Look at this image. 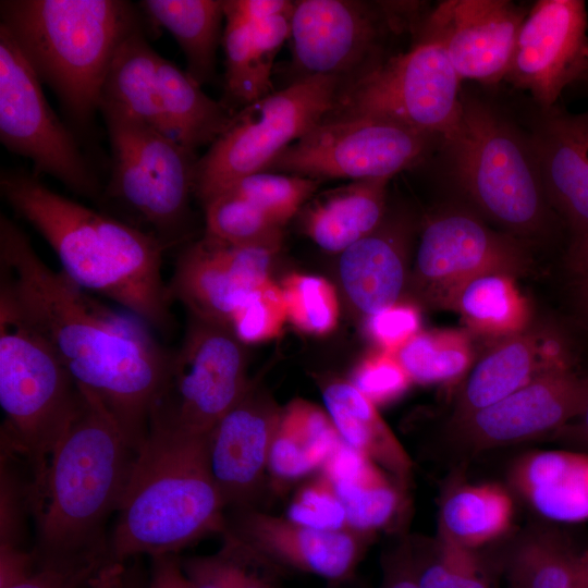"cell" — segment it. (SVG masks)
Listing matches in <instances>:
<instances>
[{
	"instance_id": "6da1fadb",
	"label": "cell",
	"mask_w": 588,
	"mask_h": 588,
	"mask_svg": "<svg viewBox=\"0 0 588 588\" xmlns=\"http://www.w3.org/2000/svg\"><path fill=\"white\" fill-rule=\"evenodd\" d=\"M0 286L51 346L75 383L94 393L138 448L170 353L133 314L94 298L35 252L28 236L0 216Z\"/></svg>"
},
{
	"instance_id": "7a4b0ae2",
	"label": "cell",
	"mask_w": 588,
	"mask_h": 588,
	"mask_svg": "<svg viewBox=\"0 0 588 588\" xmlns=\"http://www.w3.org/2000/svg\"><path fill=\"white\" fill-rule=\"evenodd\" d=\"M0 192L50 245L71 281L150 328L171 329L173 299L162 277L167 248L155 235L62 196L24 170H2Z\"/></svg>"
},
{
	"instance_id": "3957f363",
	"label": "cell",
	"mask_w": 588,
	"mask_h": 588,
	"mask_svg": "<svg viewBox=\"0 0 588 588\" xmlns=\"http://www.w3.org/2000/svg\"><path fill=\"white\" fill-rule=\"evenodd\" d=\"M207 437L148 428L109 540L115 562L177 555L224 532L226 507L210 470Z\"/></svg>"
},
{
	"instance_id": "277c9868",
	"label": "cell",
	"mask_w": 588,
	"mask_h": 588,
	"mask_svg": "<svg viewBox=\"0 0 588 588\" xmlns=\"http://www.w3.org/2000/svg\"><path fill=\"white\" fill-rule=\"evenodd\" d=\"M78 388V409L52 452L35 515L34 548L49 556L110 554L105 525L118 512L138 451L101 400Z\"/></svg>"
},
{
	"instance_id": "5b68a950",
	"label": "cell",
	"mask_w": 588,
	"mask_h": 588,
	"mask_svg": "<svg viewBox=\"0 0 588 588\" xmlns=\"http://www.w3.org/2000/svg\"><path fill=\"white\" fill-rule=\"evenodd\" d=\"M1 25L78 127L90 125L123 39L140 26L121 0H4Z\"/></svg>"
},
{
	"instance_id": "8992f818",
	"label": "cell",
	"mask_w": 588,
	"mask_h": 588,
	"mask_svg": "<svg viewBox=\"0 0 588 588\" xmlns=\"http://www.w3.org/2000/svg\"><path fill=\"white\" fill-rule=\"evenodd\" d=\"M462 113L442 142L455 183L481 213L519 237L546 236L559 220L549 205L529 133L493 103L461 94Z\"/></svg>"
},
{
	"instance_id": "52a82bcc",
	"label": "cell",
	"mask_w": 588,
	"mask_h": 588,
	"mask_svg": "<svg viewBox=\"0 0 588 588\" xmlns=\"http://www.w3.org/2000/svg\"><path fill=\"white\" fill-rule=\"evenodd\" d=\"M81 403V390L56 353L0 286L1 448L19 456L30 479L35 516L52 452Z\"/></svg>"
},
{
	"instance_id": "ba28073f",
	"label": "cell",
	"mask_w": 588,
	"mask_h": 588,
	"mask_svg": "<svg viewBox=\"0 0 588 588\" xmlns=\"http://www.w3.org/2000/svg\"><path fill=\"white\" fill-rule=\"evenodd\" d=\"M461 82L444 45L431 35L417 33L409 50L382 60L341 87L323 120L375 117L442 143L461 120Z\"/></svg>"
},
{
	"instance_id": "9c48e42d",
	"label": "cell",
	"mask_w": 588,
	"mask_h": 588,
	"mask_svg": "<svg viewBox=\"0 0 588 588\" xmlns=\"http://www.w3.org/2000/svg\"><path fill=\"white\" fill-rule=\"evenodd\" d=\"M343 83L332 75L294 81L242 108L198 158L195 196L206 203L240 179L264 172L332 110Z\"/></svg>"
},
{
	"instance_id": "30bf717a",
	"label": "cell",
	"mask_w": 588,
	"mask_h": 588,
	"mask_svg": "<svg viewBox=\"0 0 588 588\" xmlns=\"http://www.w3.org/2000/svg\"><path fill=\"white\" fill-rule=\"evenodd\" d=\"M112 151L111 196L135 212L168 249L188 233L195 151L126 115L102 112Z\"/></svg>"
},
{
	"instance_id": "8fae6325",
	"label": "cell",
	"mask_w": 588,
	"mask_h": 588,
	"mask_svg": "<svg viewBox=\"0 0 588 588\" xmlns=\"http://www.w3.org/2000/svg\"><path fill=\"white\" fill-rule=\"evenodd\" d=\"M244 345L229 327L188 315L181 345L170 353L148 428L207 436L252 387Z\"/></svg>"
},
{
	"instance_id": "7c38bea8",
	"label": "cell",
	"mask_w": 588,
	"mask_h": 588,
	"mask_svg": "<svg viewBox=\"0 0 588 588\" xmlns=\"http://www.w3.org/2000/svg\"><path fill=\"white\" fill-rule=\"evenodd\" d=\"M437 139L375 117L323 120L285 148L266 171L321 182L391 180L422 161Z\"/></svg>"
},
{
	"instance_id": "4fadbf2b",
	"label": "cell",
	"mask_w": 588,
	"mask_h": 588,
	"mask_svg": "<svg viewBox=\"0 0 588 588\" xmlns=\"http://www.w3.org/2000/svg\"><path fill=\"white\" fill-rule=\"evenodd\" d=\"M531 266L524 240L493 230L468 208L448 206L424 222L409 280L425 304L450 310L471 279L489 272L517 278Z\"/></svg>"
},
{
	"instance_id": "5bb4252c",
	"label": "cell",
	"mask_w": 588,
	"mask_h": 588,
	"mask_svg": "<svg viewBox=\"0 0 588 588\" xmlns=\"http://www.w3.org/2000/svg\"><path fill=\"white\" fill-rule=\"evenodd\" d=\"M0 139L33 162L34 174L50 175L78 195H98L97 175L76 137L50 107L41 81L1 24Z\"/></svg>"
},
{
	"instance_id": "9a60e30c",
	"label": "cell",
	"mask_w": 588,
	"mask_h": 588,
	"mask_svg": "<svg viewBox=\"0 0 588 588\" xmlns=\"http://www.w3.org/2000/svg\"><path fill=\"white\" fill-rule=\"evenodd\" d=\"M388 30L395 29L382 1H294L293 63L303 73L301 79L332 75L343 87L382 61L376 56Z\"/></svg>"
},
{
	"instance_id": "2e32d148",
	"label": "cell",
	"mask_w": 588,
	"mask_h": 588,
	"mask_svg": "<svg viewBox=\"0 0 588 588\" xmlns=\"http://www.w3.org/2000/svg\"><path fill=\"white\" fill-rule=\"evenodd\" d=\"M583 79H588L586 2L536 1L520 27L505 81L528 90L544 110Z\"/></svg>"
},
{
	"instance_id": "e0dca14e",
	"label": "cell",
	"mask_w": 588,
	"mask_h": 588,
	"mask_svg": "<svg viewBox=\"0 0 588 588\" xmlns=\"http://www.w3.org/2000/svg\"><path fill=\"white\" fill-rule=\"evenodd\" d=\"M588 400V376L572 369L546 371L517 391L451 425L458 445L469 452L553 434L574 419Z\"/></svg>"
},
{
	"instance_id": "ac0fdd59",
	"label": "cell",
	"mask_w": 588,
	"mask_h": 588,
	"mask_svg": "<svg viewBox=\"0 0 588 588\" xmlns=\"http://www.w3.org/2000/svg\"><path fill=\"white\" fill-rule=\"evenodd\" d=\"M527 12L510 0H446L427 13L417 33L444 45L461 81L494 85L505 79Z\"/></svg>"
},
{
	"instance_id": "d6986e66",
	"label": "cell",
	"mask_w": 588,
	"mask_h": 588,
	"mask_svg": "<svg viewBox=\"0 0 588 588\" xmlns=\"http://www.w3.org/2000/svg\"><path fill=\"white\" fill-rule=\"evenodd\" d=\"M278 252L229 244L206 234L179 255L169 284L188 315L229 327L234 309L269 278Z\"/></svg>"
},
{
	"instance_id": "ffe728a7",
	"label": "cell",
	"mask_w": 588,
	"mask_h": 588,
	"mask_svg": "<svg viewBox=\"0 0 588 588\" xmlns=\"http://www.w3.org/2000/svg\"><path fill=\"white\" fill-rule=\"evenodd\" d=\"M282 407L253 382L207 437L209 466L226 509L256 507Z\"/></svg>"
},
{
	"instance_id": "44dd1931",
	"label": "cell",
	"mask_w": 588,
	"mask_h": 588,
	"mask_svg": "<svg viewBox=\"0 0 588 588\" xmlns=\"http://www.w3.org/2000/svg\"><path fill=\"white\" fill-rule=\"evenodd\" d=\"M222 535L274 567H291L331 581H344L354 574L371 538L352 529L308 528L257 507L233 510Z\"/></svg>"
},
{
	"instance_id": "7402d4cb",
	"label": "cell",
	"mask_w": 588,
	"mask_h": 588,
	"mask_svg": "<svg viewBox=\"0 0 588 588\" xmlns=\"http://www.w3.org/2000/svg\"><path fill=\"white\" fill-rule=\"evenodd\" d=\"M550 207L571 243L588 235V110H541L529 132Z\"/></svg>"
},
{
	"instance_id": "603a6c76",
	"label": "cell",
	"mask_w": 588,
	"mask_h": 588,
	"mask_svg": "<svg viewBox=\"0 0 588 588\" xmlns=\"http://www.w3.org/2000/svg\"><path fill=\"white\" fill-rule=\"evenodd\" d=\"M575 358L566 338L555 329L528 327L499 339L470 370L456 399L454 425L553 369H572Z\"/></svg>"
},
{
	"instance_id": "cb8c5ba5",
	"label": "cell",
	"mask_w": 588,
	"mask_h": 588,
	"mask_svg": "<svg viewBox=\"0 0 588 588\" xmlns=\"http://www.w3.org/2000/svg\"><path fill=\"white\" fill-rule=\"evenodd\" d=\"M412 222L384 219L378 229L340 254L339 277L350 303L366 317L401 301L407 270Z\"/></svg>"
},
{
	"instance_id": "d4e9b609",
	"label": "cell",
	"mask_w": 588,
	"mask_h": 588,
	"mask_svg": "<svg viewBox=\"0 0 588 588\" xmlns=\"http://www.w3.org/2000/svg\"><path fill=\"white\" fill-rule=\"evenodd\" d=\"M509 481L512 490L547 520H588L587 453L568 449L525 453L513 462Z\"/></svg>"
},
{
	"instance_id": "484cf974",
	"label": "cell",
	"mask_w": 588,
	"mask_h": 588,
	"mask_svg": "<svg viewBox=\"0 0 588 588\" xmlns=\"http://www.w3.org/2000/svg\"><path fill=\"white\" fill-rule=\"evenodd\" d=\"M389 181H354L317 194L297 213L302 232L321 249L341 254L385 219Z\"/></svg>"
},
{
	"instance_id": "4316f807",
	"label": "cell",
	"mask_w": 588,
	"mask_h": 588,
	"mask_svg": "<svg viewBox=\"0 0 588 588\" xmlns=\"http://www.w3.org/2000/svg\"><path fill=\"white\" fill-rule=\"evenodd\" d=\"M224 20L225 95L222 102L235 113L273 93V62L284 41L290 39L291 15L273 16L253 25L228 14Z\"/></svg>"
},
{
	"instance_id": "83f0119b",
	"label": "cell",
	"mask_w": 588,
	"mask_h": 588,
	"mask_svg": "<svg viewBox=\"0 0 588 588\" xmlns=\"http://www.w3.org/2000/svg\"><path fill=\"white\" fill-rule=\"evenodd\" d=\"M320 388L326 412L342 441L377 464L405 489L411 478L412 461L377 406L350 380L327 379Z\"/></svg>"
},
{
	"instance_id": "f1b7e54d",
	"label": "cell",
	"mask_w": 588,
	"mask_h": 588,
	"mask_svg": "<svg viewBox=\"0 0 588 588\" xmlns=\"http://www.w3.org/2000/svg\"><path fill=\"white\" fill-rule=\"evenodd\" d=\"M159 56L147 41L142 25L130 33L110 63L99 110L126 115L174 138L160 96Z\"/></svg>"
},
{
	"instance_id": "f546056e",
	"label": "cell",
	"mask_w": 588,
	"mask_h": 588,
	"mask_svg": "<svg viewBox=\"0 0 588 588\" xmlns=\"http://www.w3.org/2000/svg\"><path fill=\"white\" fill-rule=\"evenodd\" d=\"M512 492L497 482L460 483L442 497L438 538L477 551L502 538L512 527Z\"/></svg>"
},
{
	"instance_id": "4dcf8cb0",
	"label": "cell",
	"mask_w": 588,
	"mask_h": 588,
	"mask_svg": "<svg viewBox=\"0 0 588 588\" xmlns=\"http://www.w3.org/2000/svg\"><path fill=\"white\" fill-rule=\"evenodd\" d=\"M139 8L151 24L172 34L185 56V72L191 78L200 86L209 83L222 38L224 1L143 0Z\"/></svg>"
},
{
	"instance_id": "1f68e13d",
	"label": "cell",
	"mask_w": 588,
	"mask_h": 588,
	"mask_svg": "<svg viewBox=\"0 0 588 588\" xmlns=\"http://www.w3.org/2000/svg\"><path fill=\"white\" fill-rule=\"evenodd\" d=\"M157 73L173 137L193 151L210 146L230 125L234 112L205 94L185 71L161 56Z\"/></svg>"
},
{
	"instance_id": "d6a6232c",
	"label": "cell",
	"mask_w": 588,
	"mask_h": 588,
	"mask_svg": "<svg viewBox=\"0 0 588 588\" xmlns=\"http://www.w3.org/2000/svg\"><path fill=\"white\" fill-rule=\"evenodd\" d=\"M450 310L460 314L467 328L478 334L502 339L530 326V305L514 275L489 272L465 283Z\"/></svg>"
},
{
	"instance_id": "836d02e7",
	"label": "cell",
	"mask_w": 588,
	"mask_h": 588,
	"mask_svg": "<svg viewBox=\"0 0 588 588\" xmlns=\"http://www.w3.org/2000/svg\"><path fill=\"white\" fill-rule=\"evenodd\" d=\"M509 588H588V574L565 537L534 529L517 542L507 564Z\"/></svg>"
},
{
	"instance_id": "e575fe53",
	"label": "cell",
	"mask_w": 588,
	"mask_h": 588,
	"mask_svg": "<svg viewBox=\"0 0 588 588\" xmlns=\"http://www.w3.org/2000/svg\"><path fill=\"white\" fill-rule=\"evenodd\" d=\"M113 562L106 553L49 556L0 543V588H91Z\"/></svg>"
},
{
	"instance_id": "d590c367",
	"label": "cell",
	"mask_w": 588,
	"mask_h": 588,
	"mask_svg": "<svg viewBox=\"0 0 588 588\" xmlns=\"http://www.w3.org/2000/svg\"><path fill=\"white\" fill-rule=\"evenodd\" d=\"M393 355L419 384L453 382L474 359L468 335L457 330H420Z\"/></svg>"
},
{
	"instance_id": "8d00e7d4",
	"label": "cell",
	"mask_w": 588,
	"mask_h": 588,
	"mask_svg": "<svg viewBox=\"0 0 588 588\" xmlns=\"http://www.w3.org/2000/svg\"><path fill=\"white\" fill-rule=\"evenodd\" d=\"M203 207L206 235L238 246L281 249L284 228L237 194L224 189Z\"/></svg>"
},
{
	"instance_id": "74e56055",
	"label": "cell",
	"mask_w": 588,
	"mask_h": 588,
	"mask_svg": "<svg viewBox=\"0 0 588 588\" xmlns=\"http://www.w3.org/2000/svg\"><path fill=\"white\" fill-rule=\"evenodd\" d=\"M333 489L345 507L347 527L369 537L388 527L403 504L404 489L379 466L358 482Z\"/></svg>"
},
{
	"instance_id": "f35d334b",
	"label": "cell",
	"mask_w": 588,
	"mask_h": 588,
	"mask_svg": "<svg viewBox=\"0 0 588 588\" xmlns=\"http://www.w3.org/2000/svg\"><path fill=\"white\" fill-rule=\"evenodd\" d=\"M411 550L419 588H491L477 551L438 537Z\"/></svg>"
},
{
	"instance_id": "ab89813d",
	"label": "cell",
	"mask_w": 588,
	"mask_h": 588,
	"mask_svg": "<svg viewBox=\"0 0 588 588\" xmlns=\"http://www.w3.org/2000/svg\"><path fill=\"white\" fill-rule=\"evenodd\" d=\"M320 184L309 177L264 171L244 176L224 189L245 198L284 228Z\"/></svg>"
},
{
	"instance_id": "60d3db41",
	"label": "cell",
	"mask_w": 588,
	"mask_h": 588,
	"mask_svg": "<svg viewBox=\"0 0 588 588\" xmlns=\"http://www.w3.org/2000/svg\"><path fill=\"white\" fill-rule=\"evenodd\" d=\"M287 320L298 330L317 336L332 332L339 321V298L334 285L326 278L293 272L280 284Z\"/></svg>"
},
{
	"instance_id": "b9f144b4",
	"label": "cell",
	"mask_w": 588,
	"mask_h": 588,
	"mask_svg": "<svg viewBox=\"0 0 588 588\" xmlns=\"http://www.w3.org/2000/svg\"><path fill=\"white\" fill-rule=\"evenodd\" d=\"M287 320L286 305L280 284L271 279L253 290L234 309L229 328L246 344L277 338Z\"/></svg>"
},
{
	"instance_id": "7bdbcfd3",
	"label": "cell",
	"mask_w": 588,
	"mask_h": 588,
	"mask_svg": "<svg viewBox=\"0 0 588 588\" xmlns=\"http://www.w3.org/2000/svg\"><path fill=\"white\" fill-rule=\"evenodd\" d=\"M279 428L308 453L319 469L342 440L326 409L303 399L282 407Z\"/></svg>"
},
{
	"instance_id": "ee69618b",
	"label": "cell",
	"mask_w": 588,
	"mask_h": 588,
	"mask_svg": "<svg viewBox=\"0 0 588 588\" xmlns=\"http://www.w3.org/2000/svg\"><path fill=\"white\" fill-rule=\"evenodd\" d=\"M298 525L326 531L350 529L343 503L320 474L304 485L287 506L286 516Z\"/></svg>"
},
{
	"instance_id": "f6af8a7d",
	"label": "cell",
	"mask_w": 588,
	"mask_h": 588,
	"mask_svg": "<svg viewBox=\"0 0 588 588\" xmlns=\"http://www.w3.org/2000/svg\"><path fill=\"white\" fill-rule=\"evenodd\" d=\"M350 381L376 406L397 400L412 383L396 357L380 350L368 354L355 366Z\"/></svg>"
},
{
	"instance_id": "bcb514c9",
	"label": "cell",
	"mask_w": 588,
	"mask_h": 588,
	"mask_svg": "<svg viewBox=\"0 0 588 588\" xmlns=\"http://www.w3.org/2000/svg\"><path fill=\"white\" fill-rule=\"evenodd\" d=\"M366 332L380 351L395 354L420 331L419 309L411 303L396 304L366 317Z\"/></svg>"
},
{
	"instance_id": "7dc6e473",
	"label": "cell",
	"mask_w": 588,
	"mask_h": 588,
	"mask_svg": "<svg viewBox=\"0 0 588 588\" xmlns=\"http://www.w3.org/2000/svg\"><path fill=\"white\" fill-rule=\"evenodd\" d=\"M316 470L320 469L315 461L278 425L268 457V477L273 486L282 488Z\"/></svg>"
},
{
	"instance_id": "c3c4849f",
	"label": "cell",
	"mask_w": 588,
	"mask_h": 588,
	"mask_svg": "<svg viewBox=\"0 0 588 588\" xmlns=\"http://www.w3.org/2000/svg\"><path fill=\"white\" fill-rule=\"evenodd\" d=\"M294 1L290 0H225L224 14L253 25L273 16L292 14Z\"/></svg>"
},
{
	"instance_id": "681fc988",
	"label": "cell",
	"mask_w": 588,
	"mask_h": 588,
	"mask_svg": "<svg viewBox=\"0 0 588 588\" xmlns=\"http://www.w3.org/2000/svg\"><path fill=\"white\" fill-rule=\"evenodd\" d=\"M380 588H419L414 573L411 544L400 546L385 559Z\"/></svg>"
},
{
	"instance_id": "f907efd6",
	"label": "cell",
	"mask_w": 588,
	"mask_h": 588,
	"mask_svg": "<svg viewBox=\"0 0 588 588\" xmlns=\"http://www.w3.org/2000/svg\"><path fill=\"white\" fill-rule=\"evenodd\" d=\"M147 588H189L177 555L151 558Z\"/></svg>"
},
{
	"instance_id": "816d5d0a",
	"label": "cell",
	"mask_w": 588,
	"mask_h": 588,
	"mask_svg": "<svg viewBox=\"0 0 588 588\" xmlns=\"http://www.w3.org/2000/svg\"><path fill=\"white\" fill-rule=\"evenodd\" d=\"M552 436L568 450L588 454V400L580 413Z\"/></svg>"
},
{
	"instance_id": "f5cc1de1",
	"label": "cell",
	"mask_w": 588,
	"mask_h": 588,
	"mask_svg": "<svg viewBox=\"0 0 588 588\" xmlns=\"http://www.w3.org/2000/svg\"><path fill=\"white\" fill-rule=\"evenodd\" d=\"M564 260L573 284L588 285V235L569 243Z\"/></svg>"
},
{
	"instance_id": "db71d44e",
	"label": "cell",
	"mask_w": 588,
	"mask_h": 588,
	"mask_svg": "<svg viewBox=\"0 0 588 588\" xmlns=\"http://www.w3.org/2000/svg\"><path fill=\"white\" fill-rule=\"evenodd\" d=\"M91 588H126V568L124 563H111Z\"/></svg>"
},
{
	"instance_id": "11a10c76",
	"label": "cell",
	"mask_w": 588,
	"mask_h": 588,
	"mask_svg": "<svg viewBox=\"0 0 588 588\" xmlns=\"http://www.w3.org/2000/svg\"><path fill=\"white\" fill-rule=\"evenodd\" d=\"M574 285V302L575 309L579 319L588 327V285L587 284H573Z\"/></svg>"
},
{
	"instance_id": "9f6ffc18",
	"label": "cell",
	"mask_w": 588,
	"mask_h": 588,
	"mask_svg": "<svg viewBox=\"0 0 588 588\" xmlns=\"http://www.w3.org/2000/svg\"><path fill=\"white\" fill-rule=\"evenodd\" d=\"M583 564H584V567L588 574V552L583 554Z\"/></svg>"
}]
</instances>
